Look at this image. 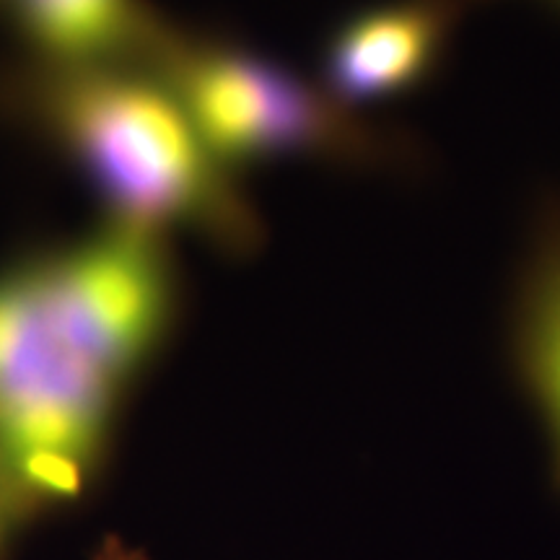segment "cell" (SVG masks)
<instances>
[{
    "label": "cell",
    "instance_id": "6da1fadb",
    "mask_svg": "<svg viewBox=\"0 0 560 560\" xmlns=\"http://www.w3.org/2000/svg\"><path fill=\"white\" fill-rule=\"evenodd\" d=\"M174 304L161 236L125 223L0 276V478L13 499L81 493Z\"/></svg>",
    "mask_w": 560,
    "mask_h": 560
},
{
    "label": "cell",
    "instance_id": "7a4b0ae2",
    "mask_svg": "<svg viewBox=\"0 0 560 560\" xmlns=\"http://www.w3.org/2000/svg\"><path fill=\"white\" fill-rule=\"evenodd\" d=\"M42 115L115 206L117 223L153 234L192 226L234 255L262 244L260 215L161 79L117 66L58 68Z\"/></svg>",
    "mask_w": 560,
    "mask_h": 560
},
{
    "label": "cell",
    "instance_id": "3957f363",
    "mask_svg": "<svg viewBox=\"0 0 560 560\" xmlns=\"http://www.w3.org/2000/svg\"><path fill=\"white\" fill-rule=\"evenodd\" d=\"M161 81L226 170L285 156L395 174L425 164L418 140L376 128L325 89L242 45L166 42Z\"/></svg>",
    "mask_w": 560,
    "mask_h": 560
},
{
    "label": "cell",
    "instance_id": "277c9868",
    "mask_svg": "<svg viewBox=\"0 0 560 560\" xmlns=\"http://www.w3.org/2000/svg\"><path fill=\"white\" fill-rule=\"evenodd\" d=\"M462 0H387L355 11L322 55L325 91L342 107L408 96L444 66Z\"/></svg>",
    "mask_w": 560,
    "mask_h": 560
},
{
    "label": "cell",
    "instance_id": "5b68a950",
    "mask_svg": "<svg viewBox=\"0 0 560 560\" xmlns=\"http://www.w3.org/2000/svg\"><path fill=\"white\" fill-rule=\"evenodd\" d=\"M509 361L542 420L560 493V195L540 206L509 310Z\"/></svg>",
    "mask_w": 560,
    "mask_h": 560
},
{
    "label": "cell",
    "instance_id": "8992f818",
    "mask_svg": "<svg viewBox=\"0 0 560 560\" xmlns=\"http://www.w3.org/2000/svg\"><path fill=\"white\" fill-rule=\"evenodd\" d=\"M19 24L58 68L115 66L143 34L138 0H13Z\"/></svg>",
    "mask_w": 560,
    "mask_h": 560
},
{
    "label": "cell",
    "instance_id": "52a82bcc",
    "mask_svg": "<svg viewBox=\"0 0 560 560\" xmlns=\"http://www.w3.org/2000/svg\"><path fill=\"white\" fill-rule=\"evenodd\" d=\"M13 514H16V499H13L9 486L0 478V545L5 540V532H9V522Z\"/></svg>",
    "mask_w": 560,
    "mask_h": 560
},
{
    "label": "cell",
    "instance_id": "ba28073f",
    "mask_svg": "<svg viewBox=\"0 0 560 560\" xmlns=\"http://www.w3.org/2000/svg\"><path fill=\"white\" fill-rule=\"evenodd\" d=\"M556 3H558V5H560V0H556Z\"/></svg>",
    "mask_w": 560,
    "mask_h": 560
}]
</instances>
